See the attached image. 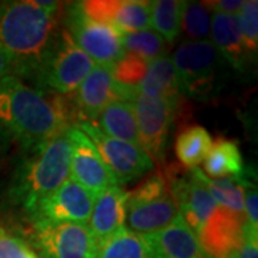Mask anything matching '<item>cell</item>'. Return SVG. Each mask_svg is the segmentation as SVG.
Returning a JSON list of instances; mask_svg holds the SVG:
<instances>
[{
  "instance_id": "cell-1",
  "label": "cell",
  "mask_w": 258,
  "mask_h": 258,
  "mask_svg": "<svg viewBox=\"0 0 258 258\" xmlns=\"http://www.w3.org/2000/svg\"><path fill=\"white\" fill-rule=\"evenodd\" d=\"M75 126L66 95L32 88L10 75L0 82V128L28 149Z\"/></svg>"
},
{
  "instance_id": "cell-2",
  "label": "cell",
  "mask_w": 258,
  "mask_h": 258,
  "mask_svg": "<svg viewBox=\"0 0 258 258\" xmlns=\"http://www.w3.org/2000/svg\"><path fill=\"white\" fill-rule=\"evenodd\" d=\"M59 12L33 0L0 3V45L12 59L15 76L36 81L60 32Z\"/></svg>"
},
{
  "instance_id": "cell-3",
  "label": "cell",
  "mask_w": 258,
  "mask_h": 258,
  "mask_svg": "<svg viewBox=\"0 0 258 258\" xmlns=\"http://www.w3.org/2000/svg\"><path fill=\"white\" fill-rule=\"evenodd\" d=\"M19 169L13 195L29 215L45 197L55 192L71 175V141L68 131L29 149Z\"/></svg>"
},
{
  "instance_id": "cell-4",
  "label": "cell",
  "mask_w": 258,
  "mask_h": 258,
  "mask_svg": "<svg viewBox=\"0 0 258 258\" xmlns=\"http://www.w3.org/2000/svg\"><path fill=\"white\" fill-rule=\"evenodd\" d=\"M171 59L182 95L207 101L215 92L224 59L210 40H184Z\"/></svg>"
},
{
  "instance_id": "cell-5",
  "label": "cell",
  "mask_w": 258,
  "mask_h": 258,
  "mask_svg": "<svg viewBox=\"0 0 258 258\" xmlns=\"http://www.w3.org/2000/svg\"><path fill=\"white\" fill-rule=\"evenodd\" d=\"M131 105L137 120L139 147L154 164H164L171 128L182 115L184 99H155L137 91Z\"/></svg>"
},
{
  "instance_id": "cell-6",
  "label": "cell",
  "mask_w": 258,
  "mask_h": 258,
  "mask_svg": "<svg viewBox=\"0 0 258 258\" xmlns=\"http://www.w3.org/2000/svg\"><path fill=\"white\" fill-rule=\"evenodd\" d=\"M93 66L92 59L78 47L66 29L62 28L53 50L39 72L36 88L57 95H71L85 81Z\"/></svg>"
},
{
  "instance_id": "cell-7",
  "label": "cell",
  "mask_w": 258,
  "mask_h": 258,
  "mask_svg": "<svg viewBox=\"0 0 258 258\" xmlns=\"http://www.w3.org/2000/svg\"><path fill=\"white\" fill-rule=\"evenodd\" d=\"M29 238L39 258H96L98 254L86 224L33 220Z\"/></svg>"
},
{
  "instance_id": "cell-8",
  "label": "cell",
  "mask_w": 258,
  "mask_h": 258,
  "mask_svg": "<svg viewBox=\"0 0 258 258\" xmlns=\"http://www.w3.org/2000/svg\"><path fill=\"white\" fill-rule=\"evenodd\" d=\"M64 29L95 64L112 66L125 55L118 30L85 15L79 2L64 6Z\"/></svg>"
},
{
  "instance_id": "cell-9",
  "label": "cell",
  "mask_w": 258,
  "mask_h": 258,
  "mask_svg": "<svg viewBox=\"0 0 258 258\" xmlns=\"http://www.w3.org/2000/svg\"><path fill=\"white\" fill-rule=\"evenodd\" d=\"M135 92L137 89L116 82L108 66L95 64L78 89L66 95L74 113L75 126L95 122L102 111L115 102H131Z\"/></svg>"
},
{
  "instance_id": "cell-10",
  "label": "cell",
  "mask_w": 258,
  "mask_h": 258,
  "mask_svg": "<svg viewBox=\"0 0 258 258\" xmlns=\"http://www.w3.org/2000/svg\"><path fill=\"white\" fill-rule=\"evenodd\" d=\"M164 174L179 215L194 234L198 235L205 221L218 205L201 181L200 168L185 171L184 166L169 164L165 166Z\"/></svg>"
},
{
  "instance_id": "cell-11",
  "label": "cell",
  "mask_w": 258,
  "mask_h": 258,
  "mask_svg": "<svg viewBox=\"0 0 258 258\" xmlns=\"http://www.w3.org/2000/svg\"><path fill=\"white\" fill-rule=\"evenodd\" d=\"M78 128L92 141L118 185L131 184L154 171L155 164L139 145L108 137L93 122L82 123Z\"/></svg>"
},
{
  "instance_id": "cell-12",
  "label": "cell",
  "mask_w": 258,
  "mask_h": 258,
  "mask_svg": "<svg viewBox=\"0 0 258 258\" xmlns=\"http://www.w3.org/2000/svg\"><path fill=\"white\" fill-rule=\"evenodd\" d=\"M247 218L217 205L197 238L207 258H235L245 242Z\"/></svg>"
},
{
  "instance_id": "cell-13",
  "label": "cell",
  "mask_w": 258,
  "mask_h": 258,
  "mask_svg": "<svg viewBox=\"0 0 258 258\" xmlns=\"http://www.w3.org/2000/svg\"><path fill=\"white\" fill-rule=\"evenodd\" d=\"M71 141V179L95 197L112 186H119L93 142L78 126L68 129Z\"/></svg>"
},
{
  "instance_id": "cell-14",
  "label": "cell",
  "mask_w": 258,
  "mask_h": 258,
  "mask_svg": "<svg viewBox=\"0 0 258 258\" xmlns=\"http://www.w3.org/2000/svg\"><path fill=\"white\" fill-rule=\"evenodd\" d=\"M95 195L82 185L68 179L55 192L45 197L30 214L33 220L88 224L92 214Z\"/></svg>"
},
{
  "instance_id": "cell-15",
  "label": "cell",
  "mask_w": 258,
  "mask_h": 258,
  "mask_svg": "<svg viewBox=\"0 0 258 258\" xmlns=\"http://www.w3.org/2000/svg\"><path fill=\"white\" fill-rule=\"evenodd\" d=\"M85 15L111 26L119 33H132L151 26L148 0H85L79 2Z\"/></svg>"
},
{
  "instance_id": "cell-16",
  "label": "cell",
  "mask_w": 258,
  "mask_h": 258,
  "mask_svg": "<svg viewBox=\"0 0 258 258\" xmlns=\"http://www.w3.org/2000/svg\"><path fill=\"white\" fill-rule=\"evenodd\" d=\"M141 238L147 245L149 258H207L197 235L181 215L164 230L141 235Z\"/></svg>"
},
{
  "instance_id": "cell-17",
  "label": "cell",
  "mask_w": 258,
  "mask_h": 258,
  "mask_svg": "<svg viewBox=\"0 0 258 258\" xmlns=\"http://www.w3.org/2000/svg\"><path fill=\"white\" fill-rule=\"evenodd\" d=\"M128 192L120 186H112L96 195L88 228L92 234L98 249L103 242L125 227Z\"/></svg>"
},
{
  "instance_id": "cell-18",
  "label": "cell",
  "mask_w": 258,
  "mask_h": 258,
  "mask_svg": "<svg viewBox=\"0 0 258 258\" xmlns=\"http://www.w3.org/2000/svg\"><path fill=\"white\" fill-rule=\"evenodd\" d=\"M210 36V42L227 63L237 71L245 69L251 55L245 49L235 15L212 12Z\"/></svg>"
},
{
  "instance_id": "cell-19",
  "label": "cell",
  "mask_w": 258,
  "mask_h": 258,
  "mask_svg": "<svg viewBox=\"0 0 258 258\" xmlns=\"http://www.w3.org/2000/svg\"><path fill=\"white\" fill-rule=\"evenodd\" d=\"M176 217H179V211L171 195L149 203L126 205L129 230L138 235L164 230L174 222Z\"/></svg>"
},
{
  "instance_id": "cell-20",
  "label": "cell",
  "mask_w": 258,
  "mask_h": 258,
  "mask_svg": "<svg viewBox=\"0 0 258 258\" xmlns=\"http://www.w3.org/2000/svg\"><path fill=\"white\" fill-rule=\"evenodd\" d=\"M137 91L155 99H184L175 66L169 56H162L148 62L147 74L137 86Z\"/></svg>"
},
{
  "instance_id": "cell-21",
  "label": "cell",
  "mask_w": 258,
  "mask_h": 258,
  "mask_svg": "<svg viewBox=\"0 0 258 258\" xmlns=\"http://www.w3.org/2000/svg\"><path fill=\"white\" fill-rule=\"evenodd\" d=\"M201 171L211 179L244 176V159L238 141L218 137L215 142H212Z\"/></svg>"
},
{
  "instance_id": "cell-22",
  "label": "cell",
  "mask_w": 258,
  "mask_h": 258,
  "mask_svg": "<svg viewBox=\"0 0 258 258\" xmlns=\"http://www.w3.org/2000/svg\"><path fill=\"white\" fill-rule=\"evenodd\" d=\"M103 134L119 141L139 145L137 120L131 102H115L103 109L93 122Z\"/></svg>"
},
{
  "instance_id": "cell-23",
  "label": "cell",
  "mask_w": 258,
  "mask_h": 258,
  "mask_svg": "<svg viewBox=\"0 0 258 258\" xmlns=\"http://www.w3.org/2000/svg\"><path fill=\"white\" fill-rule=\"evenodd\" d=\"M212 145L210 132L200 125H189L181 129L175 138V155L181 166L194 169L204 162Z\"/></svg>"
},
{
  "instance_id": "cell-24",
  "label": "cell",
  "mask_w": 258,
  "mask_h": 258,
  "mask_svg": "<svg viewBox=\"0 0 258 258\" xmlns=\"http://www.w3.org/2000/svg\"><path fill=\"white\" fill-rule=\"evenodd\" d=\"M181 8L179 0L151 2V26L168 46L175 43L181 33Z\"/></svg>"
},
{
  "instance_id": "cell-25",
  "label": "cell",
  "mask_w": 258,
  "mask_h": 258,
  "mask_svg": "<svg viewBox=\"0 0 258 258\" xmlns=\"http://www.w3.org/2000/svg\"><path fill=\"white\" fill-rule=\"evenodd\" d=\"M200 178L218 205L235 214L245 215L244 212V176L211 179L204 175L203 171L200 169Z\"/></svg>"
},
{
  "instance_id": "cell-26",
  "label": "cell",
  "mask_w": 258,
  "mask_h": 258,
  "mask_svg": "<svg viewBox=\"0 0 258 258\" xmlns=\"http://www.w3.org/2000/svg\"><path fill=\"white\" fill-rule=\"evenodd\" d=\"M96 258H149V252L141 235L123 227L102 244Z\"/></svg>"
},
{
  "instance_id": "cell-27",
  "label": "cell",
  "mask_w": 258,
  "mask_h": 258,
  "mask_svg": "<svg viewBox=\"0 0 258 258\" xmlns=\"http://www.w3.org/2000/svg\"><path fill=\"white\" fill-rule=\"evenodd\" d=\"M120 42L123 52L129 55L138 56L141 59L152 62L158 57L166 56L168 45L165 40L151 29L132 32V33H122Z\"/></svg>"
},
{
  "instance_id": "cell-28",
  "label": "cell",
  "mask_w": 258,
  "mask_h": 258,
  "mask_svg": "<svg viewBox=\"0 0 258 258\" xmlns=\"http://www.w3.org/2000/svg\"><path fill=\"white\" fill-rule=\"evenodd\" d=\"M211 9L204 2H182L181 30L188 40H207L211 29Z\"/></svg>"
},
{
  "instance_id": "cell-29",
  "label": "cell",
  "mask_w": 258,
  "mask_h": 258,
  "mask_svg": "<svg viewBox=\"0 0 258 258\" xmlns=\"http://www.w3.org/2000/svg\"><path fill=\"white\" fill-rule=\"evenodd\" d=\"M147 69V60L129 53H125L116 63L109 66V71L116 82L122 86L134 88V89H137L139 82L144 79Z\"/></svg>"
},
{
  "instance_id": "cell-30",
  "label": "cell",
  "mask_w": 258,
  "mask_h": 258,
  "mask_svg": "<svg viewBox=\"0 0 258 258\" xmlns=\"http://www.w3.org/2000/svg\"><path fill=\"white\" fill-rule=\"evenodd\" d=\"M166 195H171V192L164 171H155L144 178L134 191L128 192V205L155 201Z\"/></svg>"
},
{
  "instance_id": "cell-31",
  "label": "cell",
  "mask_w": 258,
  "mask_h": 258,
  "mask_svg": "<svg viewBox=\"0 0 258 258\" xmlns=\"http://www.w3.org/2000/svg\"><path fill=\"white\" fill-rule=\"evenodd\" d=\"M241 36L249 55H255L258 49V2L247 0L237 13Z\"/></svg>"
},
{
  "instance_id": "cell-32",
  "label": "cell",
  "mask_w": 258,
  "mask_h": 258,
  "mask_svg": "<svg viewBox=\"0 0 258 258\" xmlns=\"http://www.w3.org/2000/svg\"><path fill=\"white\" fill-rule=\"evenodd\" d=\"M0 258H39L28 241L0 227Z\"/></svg>"
},
{
  "instance_id": "cell-33",
  "label": "cell",
  "mask_w": 258,
  "mask_h": 258,
  "mask_svg": "<svg viewBox=\"0 0 258 258\" xmlns=\"http://www.w3.org/2000/svg\"><path fill=\"white\" fill-rule=\"evenodd\" d=\"M244 212L251 227L258 230V191L257 185L244 178Z\"/></svg>"
},
{
  "instance_id": "cell-34",
  "label": "cell",
  "mask_w": 258,
  "mask_h": 258,
  "mask_svg": "<svg viewBox=\"0 0 258 258\" xmlns=\"http://www.w3.org/2000/svg\"><path fill=\"white\" fill-rule=\"evenodd\" d=\"M235 258H258V230L251 227L247 221L245 242Z\"/></svg>"
},
{
  "instance_id": "cell-35",
  "label": "cell",
  "mask_w": 258,
  "mask_h": 258,
  "mask_svg": "<svg viewBox=\"0 0 258 258\" xmlns=\"http://www.w3.org/2000/svg\"><path fill=\"white\" fill-rule=\"evenodd\" d=\"M211 12L225 13V15H235L242 8L244 0H214V2H204Z\"/></svg>"
},
{
  "instance_id": "cell-36",
  "label": "cell",
  "mask_w": 258,
  "mask_h": 258,
  "mask_svg": "<svg viewBox=\"0 0 258 258\" xmlns=\"http://www.w3.org/2000/svg\"><path fill=\"white\" fill-rule=\"evenodd\" d=\"M13 75V63L12 59L5 50V47L0 45V82L5 81L8 76Z\"/></svg>"
}]
</instances>
